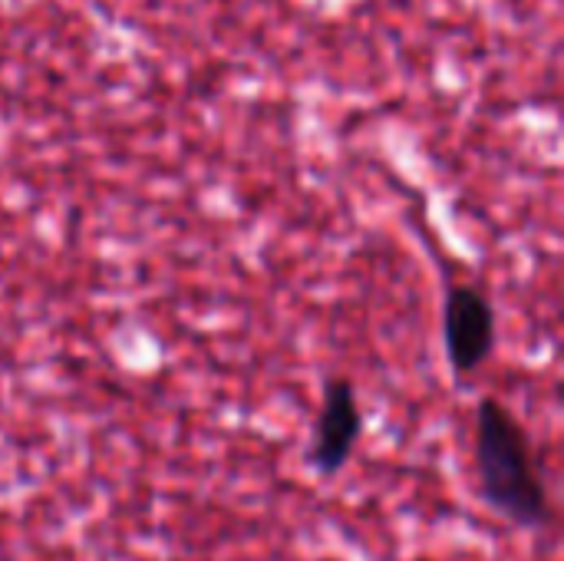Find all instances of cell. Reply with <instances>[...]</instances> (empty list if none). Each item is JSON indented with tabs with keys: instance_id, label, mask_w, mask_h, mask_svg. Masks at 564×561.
Instances as JSON below:
<instances>
[{
	"instance_id": "6da1fadb",
	"label": "cell",
	"mask_w": 564,
	"mask_h": 561,
	"mask_svg": "<svg viewBox=\"0 0 564 561\" xmlns=\"http://www.w3.org/2000/svg\"><path fill=\"white\" fill-rule=\"evenodd\" d=\"M473 456L479 493L499 519L529 532L549 529L552 499L535 466L532 440L522 420L496 397H482L476 403Z\"/></svg>"
},
{
	"instance_id": "7a4b0ae2",
	"label": "cell",
	"mask_w": 564,
	"mask_h": 561,
	"mask_svg": "<svg viewBox=\"0 0 564 561\" xmlns=\"http://www.w3.org/2000/svg\"><path fill=\"white\" fill-rule=\"evenodd\" d=\"M499 324L492 298L476 284H449L443 298V347L456 377H473L496 350Z\"/></svg>"
},
{
	"instance_id": "3957f363",
	"label": "cell",
	"mask_w": 564,
	"mask_h": 561,
	"mask_svg": "<svg viewBox=\"0 0 564 561\" xmlns=\"http://www.w3.org/2000/svg\"><path fill=\"white\" fill-rule=\"evenodd\" d=\"M364 436V410L354 380L330 377L324 384L321 410L311 430V443L304 450V466L321 479H330L347 470L354 450Z\"/></svg>"
}]
</instances>
